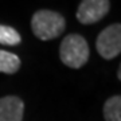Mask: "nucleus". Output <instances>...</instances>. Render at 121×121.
I'll return each mask as SVG.
<instances>
[{"instance_id":"nucleus-1","label":"nucleus","mask_w":121,"mask_h":121,"mask_svg":"<svg viewBox=\"0 0 121 121\" xmlns=\"http://www.w3.org/2000/svg\"><path fill=\"white\" fill-rule=\"evenodd\" d=\"M65 17L50 9H39L31 19V30L40 40H51L58 38L65 31Z\"/></svg>"},{"instance_id":"nucleus-2","label":"nucleus","mask_w":121,"mask_h":121,"mask_svg":"<svg viewBox=\"0 0 121 121\" xmlns=\"http://www.w3.org/2000/svg\"><path fill=\"white\" fill-rule=\"evenodd\" d=\"M62 63L71 69H79L89 60V44L86 39L78 34L65 36L59 47Z\"/></svg>"},{"instance_id":"nucleus-3","label":"nucleus","mask_w":121,"mask_h":121,"mask_svg":"<svg viewBox=\"0 0 121 121\" xmlns=\"http://www.w3.org/2000/svg\"><path fill=\"white\" fill-rule=\"evenodd\" d=\"M98 54L104 59H113L121 52V24H110L99 32L95 40Z\"/></svg>"},{"instance_id":"nucleus-4","label":"nucleus","mask_w":121,"mask_h":121,"mask_svg":"<svg viewBox=\"0 0 121 121\" xmlns=\"http://www.w3.org/2000/svg\"><path fill=\"white\" fill-rule=\"evenodd\" d=\"M109 8V0H82L77 9V19L82 24H93L106 16Z\"/></svg>"},{"instance_id":"nucleus-5","label":"nucleus","mask_w":121,"mask_h":121,"mask_svg":"<svg viewBox=\"0 0 121 121\" xmlns=\"http://www.w3.org/2000/svg\"><path fill=\"white\" fill-rule=\"evenodd\" d=\"M24 102L16 95H5L0 98V121H22Z\"/></svg>"},{"instance_id":"nucleus-6","label":"nucleus","mask_w":121,"mask_h":121,"mask_svg":"<svg viewBox=\"0 0 121 121\" xmlns=\"http://www.w3.org/2000/svg\"><path fill=\"white\" fill-rule=\"evenodd\" d=\"M20 67V59L16 54L0 50V73L15 74Z\"/></svg>"},{"instance_id":"nucleus-7","label":"nucleus","mask_w":121,"mask_h":121,"mask_svg":"<svg viewBox=\"0 0 121 121\" xmlns=\"http://www.w3.org/2000/svg\"><path fill=\"white\" fill-rule=\"evenodd\" d=\"M105 121H121V95H113L104 105Z\"/></svg>"},{"instance_id":"nucleus-8","label":"nucleus","mask_w":121,"mask_h":121,"mask_svg":"<svg viewBox=\"0 0 121 121\" xmlns=\"http://www.w3.org/2000/svg\"><path fill=\"white\" fill-rule=\"evenodd\" d=\"M20 40H22V38L15 28L0 24V44L16 46V44L20 43Z\"/></svg>"},{"instance_id":"nucleus-9","label":"nucleus","mask_w":121,"mask_h":121,"mask_svg":"<svg viewBox=\"0 0 121 121\" xmlns=\"http://www.w3.org/2000/svg\"><path fill=\"white\" fill-rule=\"evenodd\" d=\"M117 77H118V79L121 81V65H120V69H118V71H117Z\"/></svg>"}]
</instances>
